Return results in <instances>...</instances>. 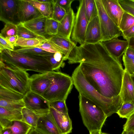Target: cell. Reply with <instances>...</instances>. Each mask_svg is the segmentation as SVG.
<instances>
[{"instance_id": "6da1fadb", "label": "cell", "mask_w": 134, "mask_h": 134, "mask_svg": "<svg viewBox=\"0 0 134 134\" xmlns=\"http://www.w3.org/2000/svg\"><path fill=\"white\" fill-rule=\"evenodd\" d=\"M78 47L76 63H80L88 82L105 97L119 95L124 71L121 60L111 55L101 42Z\"/></svg>"}, {"instance_id": "7a4b0ae2", "label": "cell", "mask_w": 134, "mask_h": 134, "mask_svg": "<svg viewBox=\"0 0 134 134\" xmlns=\"http://www.w3.org/2000/svg\"><path fill=\"white\" fill-rule=\"evenodd\" d=\"M71 77L74 85L79 93L98 106L107 117L116 113L121 107L123 102L120 94L113 98L102 95L86 80L79 65L74 70Z\"/></svg>"}, {"instance_id": "3957f363", "label": "cell", "mask_w": 134, "mask_h": 134, "mask_svg": "<svg viewBox=\"0 0 134 134\" xmlns=\"http://www.w3.org/2000/svg\"><path fill=\"white\" fill-rule=\"evenodd\" d=\"M0 60L7 65L25 71L44 73L53 71L49 62L44 57L20 53L14 50H0Z\"/></svg>"}, {"instance_id": "277c9868", "label": "cell", "mask_w": 134, "mask_h": 134, "mask_svg": "<svg viewBox=\"0 0 134 134\" xmlns=\"http://www.w3.org/2000/svg\"><path fill=\"white\" fill-rule=\"evenodd\" d=\"M29 80L26 71L0 61V85L24 96L29 91Z\"/></svg>"}, {"instance_id": "5b68a950", "label": "cell", "mask_w": 134, "mask_h": 134, "mask_svg": "<svg viewBox=\"0 0 134 134\" xmlns=\"http://www.w3.org/2000/svg\"><path fill=\"white\" fill-rule=\"evenodd\" d=\"M79 111L83 124L89 132L101 130L107 116L93 102L79 93Z\"/></svg>"}, {"instance_id": "8992f818", "label": "cell", "mask_w": 134, "mask_h": 134, "mask_svg": "<svg viewBox=\"0 0 134 134\" xmlns=\"http://www.w3.org/2000/svg\"><path fill=\"white\" fill-rule=\"evenodd\" d=\"M73 85L71 76L59 71H53L52 83L42 97L49 102L66 100Z\"/></svg>"}, {"instance_id": "52a82bcc", "label": "cell", "mask_w": 134, "mask_h": 134, "mask_svg": "<svg viewBox=\"0 0 134 134\" xmlns=\"http://www.w3.org/2000/svg\"><path fill=\"white\" fill-rule=\"evenodd\" d=\"M100 28L101 42L121 36L122 32L106 13L101 0H95Z\"/></svg>"}, {"instance_id": "ba28073f", "label": "cell", "mask_w": 134, "mask_h": 134, "mask_svg": "<svg viewBox=\"0 0 134 134\" xmlns=\"http://www.w3.org/2000/svg\"><path fill=\"white\" fill-rule=\"evenodd\" d=\"M79 5L75 15L71 37L72 40L80 45L85 43V34L88 24L86 15L84 0H80Z\"/></svg>"}, {"instance_id": "9c48e42d", "label": "cell", "mask_w": 134, "mask_h": 134, "mask_svg": "<svg viewBox=\"0 0 134 134\" xmlns=\"http://www.w3.org/2000/svg\"><path fill=\"white\" fill-rule=\"evenodd\" d=\"M47 40L64 55L65 60H68L69 64L76 63L79 50L74 41L58 35L50 36Z\"/></svg>"}, {"instance_id": "30bf717a", "label": "cell", "mask_w": 134, "mask_h": 134, "mask_svg": "<svg viewBox=\"0 0 134 134\" xmlns=\"http://www.w3.org/2000/svg\"><path fill=\"white\" fill-rule=\"evenodd\" d=\"M23 100L25 107L39 117L46 116L50 113L49 102L40 95L29 90L24 96Z\"/></svg>"}, {"instance_id": "8fae6325", "label": "cell", "mask_w": 134, "mask_h": 134, "mask_svg": "<svg viewBox=\"0 0 134 134\" xmlns=\"http://www.w3.org/2000/svg\"><path fill=\"white\" fill-rule=\"evenodd\" d=\"M53 71L32 75L30 77L29 90L42 96L52 83Z\"/></svg>"}, {"instance_id": "7c38bea8", "label": "cell", "mask_w": 134, "mask_h": 134, "mask_svg": "<svg viewBox=\"0 0 134 134\" xmlns=\"http://www.w3.org/2000/svg\"><path fill=\"white\" fill-rule=\"evenodd\" d=\"M18 0H0V20L5 23H20L18 16Z\"/></svg>"}, {"instance_id": "4fadbf2b", "label": "cell", "mask_w": 134, "mask_h": 134, "mask_svg": "<svg viewBox=\"0 0 134 134\" xmlns=\"http://www.w3.org/2000/svg\"><path fill=\"white\" fill-rule=\"evenodd\" d=\"M41 15L38 10L27 0H18V16L20 23H23Z\"/></svg>"}, {"instance_id": "5bb4252c", "label": "cell", "mask_w": 134, "mask_h": 134, "mask_svg": "<svg viewBox=\"0 0 134 134\" xmlns=\"http://www.w3.org/2000/svg\"><path fill=\"white\" fill-rule=\"evenodd\" d=\"M129 41L115 37L102 42L108 51L115 58L121 60V57L129 46Z\"/></svg>"}, {"instance_id": "9a60e30c", "label": "cell", "mask_w": 134, "mask_h": 134, "mask_svg": "<svg viewBox=\"0 0 134 134\" xmlns=\"http://www.w3.org/2000/svg\"><path fill=\"white\" fill-rule=\"evenodd\" d=\"M108 16L119 27L124 11L120 4L119 0H101Z\"/></svg>"}, {"instance_id": "2e32d148", "label": "cell", "mask_w": 134, "mask_h": 134, "mask_svg": "<svg viewBox=\"0 0 134 134\" xmlns=\"http://www.w3.org/2000/svg\"><path fill=\"white\" fill-rule=\"evenodd\" d=\"M50 112L62 134H68L71 132L72 121L68 113L60 112L50 106Z\"/></svg>"}, {"instance_id": "e0dca14e", "label": "cell", "mask_w": 134, "mask_h": 134, "mask_svg": "<svg viewBox=\"0 0 134 134\" xmlns=\"http://www.w3.org/2000/svg\"><path fill=\"white\" fill-rule=\"evenodd\" d=\"M119 94L123 102L134 104V81L133 77L125 70Z\"/></svg>"}, {"instance_id": "ac0fdd59", "label": "cell", "mask_w": 134, "mask_h": 134, "mask_svg": "<svg viewBox=\"0 0 134 134\" xmlns=\"http://www.w3.org/2000/svg\"><path fill=\"white\" fill-rule=\"evenodd\" d=\"M43 134H62L50 113L39 118L35 129Z\"/></svg>"}, {"instance_id": "d6986e66", "label": "cell", "mask_w": 134, "mask_h": 134, "mask_svg": "<svg viewBox=\"0 0 134 134\" xmlns=\"http://www.w3.org/2000/svg\"><path fill=\"white\" fill-rule=\"evenodd\" d=\"M101 31L98 15L88 22L85 34V43L94 44L101 42Z\"/></svg>"}, {"instance_id": "ffe728a7", "label": "cell", "mask_w": 134, "mask_h": 134, "mask_svg": "<svg viewBox=\"0 0 134 134\" xmlns=\"http://www.w3.org/2000/svg\"><path fill=\"white\" fill-rule=\"evenodd\" d=\"M75 18V15L72 9L59 23L57 35L71 40L70 37L74 25Z\"/></svg>"}, {"instance_id": "44dd1931", "label": "cell", "mask_w": 134, "mask_h": 134, "mask_svg": "<svg viewBox=\"0 0 134 134\" xmlns=\"http://www.w3.org/2000/svg\"><path fill=\"white\" fill-rule=\"evenodd\" d=\"M47 18L41 15L22 24L24 27L40 37L47 39L48 38L45 31V23Z\"/></svg>"}, {"instance_id": "7402d4cb", "label": "cell", "mask_w": 134, "mask_h": 134, "mask_svg": "<svg viewBox=\"0 0 134 134\" xmlns=\"http://www.w3.org/2000/svg\"><path fill=\"white\" fill-rule=\"evenodd\" d=\"M36 8L42 15L47 18H52L53 11V2H43L37 0H27Z\"/></svg>"}, {"instance_id": "603a6c76", "label": "cell", "mask_w": 134, "mask_h": 134, "mask_svg": "<svg viewBox=\"0 0 134 134\" xmlns=\"http://www.w3.org/2000/svg\"><path fill=\"white\" fill-rule=\"evenodd\" d=\"M0 107L10 110L21 112L23 109L25 107V106L23 99L13 100L0 98Z\"/></svg>"}, {"instance_id": "cb8c5ba5", "label": "cell", "mask_w": 134, "mask_h": 134, "mask_svg": "<svg viewBox=\"0 0 134 134\" xmlns=\"http://www.w3.org/2000/svg\"><path fill=\"white\" fill-rule=\"evenodd\" d=\"M22 121L35 129L37 126L39 117L34 112L26 107L23 108L21 111Z\"/></svg>"}, {"instance_id": "d4e9b609", "label": "cell", "mask_w": 134, "mask_h": 134, "mask_svg": "<svg viewBox=\"0 0 134 134\" xmlns=\"http://www.w3.org/2000/svg\"><path fill=\"white\" fill-rule=\"evenodd\" d=\"M32 128L22 121H13L12 125L8 129L11 130L12 134H29Z\"/></svg>"}, {"instance_id": "484cf974", "label": "cell", "mask_w": 134, "mask_h": 134, "mask_svg": "<svg viewBox=\"0 0 134 134\" xmlns=\"http://www.w3.org/2000/svg\"><path fill=\"white\" fill-rule=\"evenodd\" d=\"M14 50L17 52L21 53L44 57L54 54L47 52L39 48L36 47L21 48Z\"/></svg>"}, {"instance_id": "4316f807", "label": "cell", "mask_w": 134, "mask_h": 134, "mask_svg": "<svg viewBox=\"0 0 134 134\" xmlns=\"http://www.w3.org/2000/svg\"><path fill=\"white\" fill-rule=\"evenodd\" d=\"M0 117L10 121H22V116L21 112L12 110L0 107Z\"/></svg>"}, {"instance_id": "83f0119b", "label": "cell", "mask_w": 134, "mask_h": 134, "mask_svg": "<svg viewBox=\"0 0 134 134\" xmlns=\"http://www.w3.org/2000/svg\"><path fill=\"white\" fill-rule=\"evenodd\" d=\"M24 96L17 92L0 85V98L18 100L23 99Z\"/></svg>"}, {"instance_id": "f1b7e54d", "label": "cell", "mask_w": 134, "mask_h": 134, "mask_svg": "<svg viewBox=\"0 0 134 134\" xmlns=\"http://www.w3.org/2000/svg\"><path fill=\"white\" fill-rule=\"evenodd\" d=\"M86 16L88 22L98 15L95 0H84Z\"/></svg>"}, {"instance_id": "f546056e", "label": "cell", "mask_w": 134, "mask_h": 134, "mask_svg": "<svg viewBox=\"0 0 134 134\" xmlns=\"http://www.w3.org/2000/svg\"><path fill=\"white\" fill-rule=\"evenodd\" d=\"M43 39L25 38L18 37L16 42L15 46L21 48L36 47L41 44Z\"/></svg>"}, {"instance_id": "4dcf8cb0", "label": "cell", "mask_w": 134, "mask_h": 134, "mask_svg": "<svg viewBox=\"0 0 134 134\" xmlns=\"http://www.w3.org/2000/svg\"><path fill=\"white\" fill-rule=\"evenodd\" d=\"M116 113L120 118H129L134 113V104L129 102H123Z\"/></svg>"}, {"instance_id": "1f68e13d", "label": "cell", "mask_w": 134, "mask_h": 134, "mask_svg": "<svg viewBox=\"0 0 134 134\" xmlns=\"http://www.w3.org/2000/svg\"><path fill=\"white\" fill-rule=\"evenodd\" d=\"M134 25V16L124 12L122 16L119 27L122 32Z\"/></svg>"}, {"instance_id": "d6a6232c", "label": "cell", "mask_w": 134, "mask_h": 134, "mask_svg": "<svg viewBox=\"0 0 134 134\" xmlns=\"http://www.w3.org/2000/svg\"><path fill=\"white\" fill-rule=\"evenodd\" d=\"M59 23L52 18H47L45 25L46 34L50 36L57 35L58 34Z\"/></svg>"}, {"instance_id": "836d02e7", "label": "cell", "mask_w": 134, "mask_h": 134, "mask_svg": "<svg viewBox=\"0 0 134 134\" xmlns=\"http://www.w3.org/2000/svg\"><path fill=\"white\" fill-rule=\"evenodd\" d=\"M17 25V35L19 37L25 38H42L25 27L20 23Z\"/></svg>"}, {"instance_id": "e575fe53", "label": "cell", "mask_w": 134, "mask_h": 134, "mask_svg": "<svg viewBox=\"0 0 134 134\" xmlns=\"http://www.w3.org/2000/svg\"><path fill=\"white\" fill-rule=\"evenodd\" d=\"M65 10L58 5L54 0L52 18L60 23L66 14Z\"/></svg>"}, {"instance_id": "d590c367", "label": "cell", "mask_w": 134, "mask_h": 134, "mask_svg": "<svg viewBox=\"0 0 134 134\" xmlns=\"http://www.w3.org/2000/svg\"><path fill=\"white\" fill-rule=\"evenodd\" d=\"M0 35L5 38L17 35L16 25L10 23H5L1 31Z\"/></svg>"}, {"instance_id": "8d00e7d4", "label": "cell", "mask_w": 134, "mask_h": 134, "mask_svg": "<svg viewBox=\"0 0 134 134\" xmlns=\"http://www.w3.org/2000/svg\"><path fill=\"white\" fill-rule=\"evenodd\" d=\"M122 60L124 66V70L134 78V59H129L124 54L122 55Z\"/></svg>"}, {"instance_id": "74e56055", "label": "cell", "mask_w": 134, "mask_h": 134, "mask_svg": "<svg viewBox=\"0 0 134 134\" xmlns=\"http://www.w3.org/2000/svg\"><path fill=\"white\" fill-rule=\"evenodd\" d=\"M36 47L52 53H54L57 52H60L57 48L48 40L47 38L43 39L41 44Z\"/></svg>"}, {"instance_id": "f35d334b", "label": "cell", "mask_w": 134, "mask_h": 134, "mask_svg": "<svg viewBox=\"0 0 134 134\" xmlns=\"http://www.w3.org/2000/svg\"><path fill=\"white\" fill-rule=\"evenodd\" d=\"M50 106L57 110L63 113H68V109L64 100L49 102Z\"/></svg>"}, {"instance_id": "ab89813d", "label": "cell", "mask_w": 134, "mask_h": 134, "mask_svg": "<svg viewBox=\"0 0 134 134\" xmlns=\"http://www.w3.org/2000/svg\"><path fill=\"white\" fill-rule=\"evenodd\" d=\"M119 2L125 12L134 16V1L132 0H119Z\"/></svg>"}, {"instance_id": "60d3db41", "label": "cell", "mask_w": 134, "mask_h": 134, "mask_svg": "<svg viewBox=\"0 0 134 134\" xmlns=\"http://www.w3.org/2000/svg\"><path fill=\"white\" fill-rule=\"evenodd\" d=\"M53 54L46 56L45 58L49 62L51 65L52 70L53 71H58L61 67H63L65 65V63L58 62L54 59Z\"/></svg>"}, {"instance_id": "b9f144b4", "label": "cell", "mask_w": 134, "mask_h": 134, "mask_svg": "<svg viewBox=\"0 0 134 134\" xmlns=\"http://www.w3.org/2000/svg\"><path fill=\"white\" fill-rule=\"evenodd\" d=\"M74 0H56L55 2L60 6L64 9L66 13L72 9L71 5Z\"/></svg>"}, {"instance_id": "7bdbcfd3", "label": "cell", "mask_w": 134, "mask_h": 134, "mask_svg": "<svg viewBox=\"0 0 134 134\" xmlns=\"http://www.w3.org/2000/svg\"><path fill=\"white\" fill-rule=\"evenodd\" d=\"M14 46L6 38L0 35V50L8 49L11 51L14 50Z\"/></svg>"}, {"instance_id": "ee69618b", "label": "cell", "mask_w": 134, "mask_h": 134, "mask_svg": "<svg viewBox=\"0 0 134 134\" xmlns=\"http://www.w3.org/2000/svg\"><path fill=\"white\" fill-rule=\"evenodd\" d=\"M124 130H134V113L129 118L124 125Z\"/></svg>"}, {"instance_id": "f6af8a7d", "label": "cell", "mask_w": 134, "mask_h": 134, "mask_svg": "<svg viewBox=\"0 0 134 134\" xmlns=\"http://www.w3.org/2000/svg\"><path fill=\"white\" fill-rule=\"evenodd\" d=\"M121 36L124 39L128 41L134 38V25L128 30L122 32Z\"/></svg>"}, {"instance_id": "bcb514c9", "label": "cell", "mask_w": 134, "mask_h": 134, "mask_svg": "<svg viewBox=\"0 0 134 134\" xmlns=\"http://www.w3.org/2000/svg\"><path fill=\"white\" fill-rule=\"evenodd\" d=\"M13 122L0 117V130H4L8 129L12 125Z\"/></svg>"}, {"instance_id": "7dc6e473", "label": "cell", "mask_w": 134, "mask_h": 134, "mask_svg": "<svg viewBox=\"0 0 134 134\" xmlns=\"http://www.w3.org/2000/svg\"><path fill=\"white\" fill-rule=\"evenodd\" d=\"M124 54L128 58L134 59V49L129 46Z\"/></svg>"}, {"instance_id": "c3c4849f", "label": "cell", "mask_w": 134, "mask_h": 134, "mask_svg": "<svg viewBox=\"0 0 134 134\" xmlns=\"http://www.w3.org/2000/svg\"><path fill=\"white\" fill-rule=\"evenodd\" d=\"M18 36L17 35L11 36L6 38V39L11 43L14 47L15 46V43Z\"/></svg>"}, {"instance_id": "681fc988", "label": "cell", "mask_w": 134, "mask_h": 134, "mask_svg": "<svg viewBox=\"0 0 134 134\" xmlns=\"http://www.w3.org/2000/svg\"><path fill=\"white\" fill-rule=\"evenodd\" d=\"M11 130L9 129L4 130H0V134H12Z\"/></svg>"}, {"instance_id": "f907efd6", "label": "cell", "mask_w": 134, "mask_h": 134, "mask_svg": "<svg viewBox=\"0 0 134 134\" xmlns=\"http://www.w3.org/2000/svg\"><path fill=\"white\" fill-rule=\"evenodd\" d=\"M29 134H43L32 128Z\"/></svg>"}, {"instance_id": "816d5d0a", "label": "cell", "mask_w": 134, "mask_h": 134, "mask_svg": "<svg viewBox=\"0 0 134 134\" xmlns=\"http://www.w3.org/2000/svg\"><path fill=\"white\" fill-rule=\"evenodd\" d=\"M121 134H134V130H124Z\"/></svg>"}, {"instance_id": "f5cc1de1", "label": "cell", "mask_w": 134, "mask_h": 134, "mask_svg": "<svg viewBox=\"0 0 134 134\" xmlns=\"http://www.w3.org/2000/svg\"><path fill=\"white\" fill-rule=\"evenodd\" d=\"M129 46L134 49V38L130 40Z\"/></svg>"}, {"instance_id": "db71d44e", "label": "cell", "mask_w": 134, "mask_h": 134, "mask_svg": "<svg viewBox=\"0 0 134 134\" xmlns=\"http://www.w3.org/2000/svg\"><path fill=\"white\" fill-rule=\"evenodd\" d=\"M90 134H100L101 130H97L89 132Z\"/></svg>"}, {"instance_id": "11a10c76", "label": "cell", "mask_w": 134, "mask_h": 134, "mask_svg": "<svg viewBox=\"0 0 134 134\" xmlns=\"http://www.w3.org/2000/svg\"><path fill=\"white\" fill-rule=\"evenodd\" d=\"M100 134H108L106 133H105L102 132H101Z\"/></svg>"}, {"instance_id": "9f6ffc18", "label": "cell", "mask_w": 134, "mask_h": 134, "mask_svg": "<svg viewBox=\"0 0 134 134\" xmlns=\"http://www.w3.org/2000/svg\"><path fill=\"white\" fill-rule=\"evenodd\" d=\"M132 1H134V0H132Z\"/></svg>"}, {"instance_id": "6f0895ef", "label": "cell", "mask_w": 134, "mask_h": 134, "mask_svg": "<svg viewBox=\"0 0 134 134\" xmlns=\"http://www.w3.org/2000/svg\"></svg>"}]
</instances>
